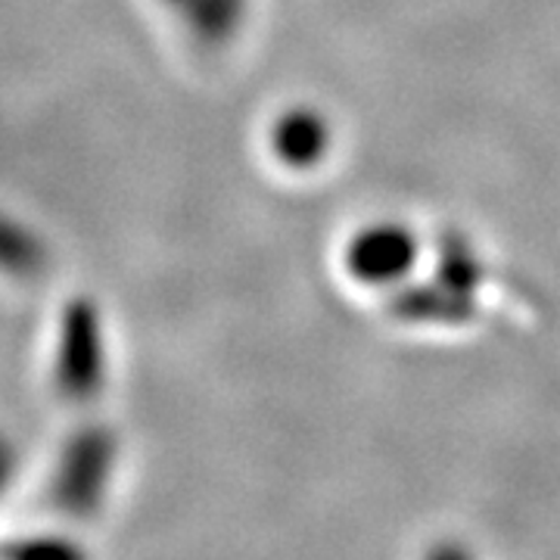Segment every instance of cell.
<instances>
[{"mask_svg":"<svg viewBox=\"0 0 560 560\" xmlns=\"http://www.w3.org/2000/svg\"><path fill=\"white\" fill-rule=\"evenodd\" d=\"M0 474H3V460H0Z\"/></svg>","mask_w":560,"mask_h":560,"instance_id":"obj_3","label":"cell"},{"mask_svg":"<svg viewBox=\"0 0 560 560\" xmlns=\"http://www.w3.org/2000/svg\"><path fill=\"white\" fill-rule=\"evenodd\" d=\"M430 560H470L460 548H436L433 555H430Z\"/></svg>","mask_w":560,"mask_h":560,"instance_id":"obj_2","label":"cell"},{"mask_svg":"<svg viewBox=\"0 0 560 560\" xmlns=\"http://www.w3.org/2000/svg\"><path fill=\"white\" fill-rule=\"evenodd\" d=\"M0 560H84L75 545L60 539H25L3 545Z\"/></svg>","mask_w":560,"mask_h":560,"instance_id":"obj_1","label":"cell"}]
</instances>
